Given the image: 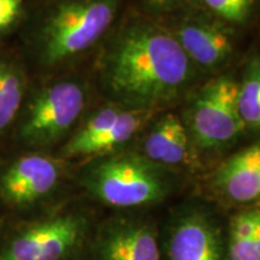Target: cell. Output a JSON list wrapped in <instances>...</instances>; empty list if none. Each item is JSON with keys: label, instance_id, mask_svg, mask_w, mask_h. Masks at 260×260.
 Returning a JSON list of instances; mask_svg holds the SVG:
<instances>
[{"label": "cell", "instance_id": "11", "mask_svg": "<svg viewBox=\"0 0 260 260\" xmlns=\"http://www.w3.org/2000/svg\"><path fill=\"white\" fill-rule=\"evenodd\" d=\"M99 260H159L153 230L140 223H123L111 228L100 242Z\"/></svg>", "mask_w": 260, "mask_h": 260}, {"label": "cell", "instance_id": "18", "mask_svg": "<svg viewBox=\"0 0 260 260\" xmlns=\"http://www.w3.org/2000/svg\"><path fill=\"white\" fill-rule=\"evenodd\" d=\"M23 12V0H0V34L19 21Z\"/></svg>", "mask_w": 260, "mask_h": 260}, {"label": "cell", "instance_id": "12", "mask_svg": "<svg viewBox=\"0 0 260 260\" xmlns=\"http://www.w3.org/2000/svg\"><path fill=\"white\" fill-rule=\"evenodd\" d=\"M188 135L177 116L167 115L152 128L145 141V153L154 164L177 165L188 157Z\"/></svg>", "mask_w": 260, "mask_h": 260}, {"label": "cell", "instance_id": "3", "mask_svg": "<svg viewBox=\"0 0 260 260\" xmlns=\"http://www.w3.org/2000/svg\"><path fill=\"white\" fill-rule=\"evenodd\" d=\"M87 186L104 203L134 207L160 200L168 183L158 165L134 154L115 155L99 161L86 177Z\"/></svg>", "mask_w": 260, "mask_h": 260}, {"label": "cell", "instance_id": "5", "mask_svg": "<svg viewBox=\"0 0 260 260\" xmlns=\"http://www.w3.org/2000/svg\"><path fill=\"white\" fill-rule=\"evenodd\" d=\"M239 84L229 76L210 81L195 98L190 128L204 148L219 147L236 138L245 128L237 106Z\"/></svg>", "mask_w": 260, "mask_h": 260}, {"label": "cell", "instance_id": "10", "mask_svg": "<svg viewBox=\"0 0 260 260\" xmlns=\"http://www.w3.org/2000/svg\"><path fill=\"white\" fill-rule=\"evenodd\" d=\"M220 240L209 219L188 214L176 224L169 242L170 260H220Z\"/></svg>", "mask_w": 260, "mask_h": 260}, {"label": "cell", "instance_id": "7", "mask_svg": "<svg viewBox=\"0 0 260 260\" xmlns=\"http://www.w3.org/2000/svg\"><path fill=\"white\" fill-rule=\"evenodd\" d=\"M191 63L205 69H217L232 57L234 44L223 25L201 17L188 18L174 35Z\"/></svg>", "mask_w": 260, "mask_h": 260}, {"label": "cell", "instance_id": "8", "mask_svg": "<svg viewBox=\"0 0 260 260\" xmlns=\"http://www.w3.org/2000/svg\"><path fill=\"white\" fill-rule=\"evenodd\" d=\"M59 168L44 155H25L10 167L2 178L5 198L15 205H29L56 187Z\"/></svg>", "mask_w": 260, "mask_h": 260}, {"label": "cell", "instance_id": "4", "mask_svg": "<svg viewBox=\"0 0 260 260\" xmlns=\"http://www.w3.org/2000/svg\"><path fill=\"white\" fill-rule=\"evenodd\" d=\"M86 104V93L75 81H60L32 99L22 119L19 136L25 144L46 146L67 134Z\"/></svg>", "mask_w": 260, "mask_h": 260}, {"label": "cell", "instance_id": "14", "mask_svg": "<svg viewBox=\"0 0 260 260\" xmlns=\"http://www.w3.org/2000/svg\"><path fill=\"white\" fill-rule=\"evenodd\" d=\"M144 112L146 111H141V110L123 111V110H121L113 124L106 132H104L102 135L89 141L87 145H84L80 151L79 155L103 153V152L110 151V149L115 148L117 146L124 144L138 132L140 125L145 121Z\"/></svg>", "mask_w": 260, "mask_h": 260}, {"label": "cell", "instance_id": "2", "mask_svg": "<svg viewBox=\"0 0 260 260\" xmlns=\"http://www.w3.org/2000/svg\"><path fill=\"white\" fill-rule=\"evenodd\" d=\"M119 0H56L38 27L37 52L56 65L87 51L111 27Z\"/></svg>", "mask_w": 260, "mask_h": 260}, {"label": "cell", "instance_id": "6", "mask_svg": "<svg viewBox=\"0 0 260 260\" xmlns=\"http://www.w3.org/2000/svg\"><path fill=\"white\" fill-rule=\"evenodd\" d=\"M82 220L73 214L29 226L0 253V260H60L82 234Z\"/></svg>", "mask_w": 260, "mask_h": 260}, {"label": "cell", "instance_id": "17", "mask_svg": "<svg viewBox=\"0 0 260 260\" xmlns=\"http://www.w3.org/2000/svg\"><path fill=\"white\" fill-rule=\"evenodd\" d=\"M217 17L232 23H242L251 15L254 0H203Z\"/></svg>", "mask_w": 260, "mask_h": 260}, {"label": "cell", "instance_id": "16", "mask_svg": "<svg viewBox=\"0 0 260 260\" xmlns=\"http://www.w3.org/2000/svg\"><path fill=\"white\" fill-rule=\"evenodd\" d=\"M119 112H121V110L112 106L105 107V109L96 112L81 128L80 132L70 140L69 144L65 146L64 154L68 155V157H77L84 145H87L89 141L102 135L104 132H106L113 124Z\"/></svg>", "mask_w": 260, "mask_h": 260}, {"label": "cell", "instance_id": "20", "mask_svg": "<svg viewBox=\"0 0 260 260\" xmlns=\"http://www.w3.org/2000/svg\"><path fill=\"white\" fill-rule=\"evenodd\" d=\"M146 2H147V4L154 6V8H167L176 0H146Z\"/></svg>", "mask_w": 260, "mask_h": 260}, {"label": "cell", "instance_id": "13", "mask_svg": "<svg viewBox=\"0 0 260 260\" xmlns=\"http://www.w3.org/2000/svg\"><path fill=\"white\" fill-rule=\"evenodd\" d=\"M27 79L22 67L0 54V133L17 117L23 102Z\"/></svg>", "mask_w": 260, "mask_h": 260}, {"label": "cell", "instance_id": "19", "mask_svg": "<svg viewBox=\"0 0 260 260\" xmlns=\"http://www.w3.org/2000/svg\"><path fill=\"white\" fill-rule=\"evenodd\" d=\"M229 260H260V228L239 251L229 255Z\"/></svg>", "mask_w": 260, "mask_h": 260}, {"label": "cell", "instance_id": "15", "mask_svg": "<svg viewBox=\"0 0 260 260\" xmlns=\"http://www.w3.org/2000/svg\"><path fill=\"white\" fill-rule=\"evenodd\" d=\"M237 106L245 125L260 126V58L252 57L237 92Z\"/></svg>", "mask_w": 260, "mask_h": 260}, {"label": "cell", "instance_id": "1", "mask_svg": "<svg viewBox=\"0 0 260 260\" xmlns=\"http://www.w3.org/2000/svg\"><path fill=\"white\" fill-rule=\"evenodd\" d=\"M191 75V61L176 38L144 19L124 25L104 57L107 92L130 110L146 111L176 99Z\"/></svg>", "mask_w": 260, "mask_h": 260}, {"label": "cell", "instance_id": "9", "mask_svg": "<svg viewBox=\"0 0 260 260\" xmlns=\"http://www.w3.org/2000/svg\"><path fill=\"white\" fill-rule=\"evenodd\" d=\"M213 183L235 203L260 200V141L226 159L214 175Z\"/></svg>", "mask_w": 260, "mask_h": 260}]
</instances>
